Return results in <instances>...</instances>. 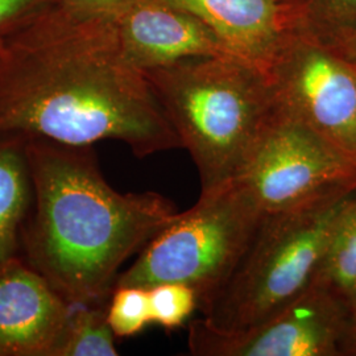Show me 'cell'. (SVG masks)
Returning <instances> with one entry per match:
<instances>
[{
	"mask_svg": "<svg viewBox=\"0 0 356 356\" xmlns=\"http://www.w3.org/2000/svg\"><path fill=\"white\" fill-rule=\"evenodd\" d=\"M316 282L335 294L353 312L356 307V191L331 229Z\"/></svg>",
	"mask_w": 356,
	"mask_h": 356,
	"instance_id": "13",
	"label": "cell"
},
{
	"mask_svg": "<svg viewBox=\"0 0 356 356\" xmlns=\"http://www.w3.org/2000/svg\"><path fill=\"white\" fill-rule=\"evenodd\" d=\"M263 216L241 181L200 195L144 245L115 286L181 282L195 291L200 307L229 279Z\"/></svg>",
	"mask_w": 356,
	"mask_h": 356,
	"instance_id": "5",
	"label": "cell"
},
{
	"mask_svg": "<svg viewBox=\"0 0 356 356\" xmlns=\"http://www.w3.org/2000/svg\"><path fill=\"white\" fill-rule=\"evenodd\" d=\"M238 181L264 213H273L356 186V164L277 103Z\"/></svg>",
	"mask_w": 356,
	"mask_h": 356,
	"instance_id": "6",
	"label": "cell"
},
{
	"mask_svg": "<svg viewBox=\"0 0 356 356\" xmlns=\"http://www.w3.org/2000/svg\"><path fill=\"white\" fill-rule=\"evenodd\" d=\"M107 319L116 338L138 335L152 323L148 288L115 286L107 304Z\"/></svg>",
	"mask_w": 356,
	"mask_h": 356,
	"instance_id": "15",
	"label": "cell"
},
{
	"mask_svg": "<svg viewBox=\"0 0 356 356\" xmlns=\"http://www.w3.org/2000/svg\"><path fill=\"white\" fill-rule=\"evenodd\" d=\"M139 0H60L66 10L85 17L115 20Z\"/></svg>",
	"mask_w": 356,
	"mask_h": 356,
	"instance_id": "19",
	"label": "cell"
},
{
	"mask_svg": "<svg viewBox=\"0 0 356 356\" xmlns=\"http://www.w3.org/2000/svg\"><path fill=\"white\" fill-rule=\"evenodd\" d=\"M0 131L69 145L122 141L138 157L181 148L114 20L60 3L0 40Z\"/></svg>",
	"mask_w": 356,
	"mask_h": 356,
	"instance_id": "1",
	"label": "cell"
},
{
	"mask_svg": "<svg viewBox=\"0 0 356 356\" xmlns=\"http://www.w3.org/2000/svg\"><path fill=\"white\" fill-rule=\"evenodd\" d=\"M164 1L200 19L229 53L266 72L300 20V3L289 0Z\"/></svg>",
	"mask_w": 356,
	"mask_h": 356,
	"instance_id": "11",
	"label": "cell"
},
{
	"mask_svg": "<svg viewBox=\"0 0 356 356\" xmlns=\"http://www.w3.org/2000/svg\"><path fill=\"white\" fill-rule=\"evenodd\" d=\"M32 202L20 256L73 305H107L119 269L177 210L154 191H115L91 145L31 136Z\"/></svg>",
	"mask_w": 356,
	"mask_h": 356,
	"instance_id": "2",
	"label": "cell"
},
{
	"mask_svg": "<svg viewBox=\"0 0 356 356\" xmlns=\"http://www.w3.org/2000/svg\"><path fill=\"white\" fill-rule=\"evenodd\" d=\"M276 101L356 164V70L302 26L268 69Z\"/></svg>",
	"mask_w": 356,
	"mask_h": 356,
	"instance_id": "7",
	"label": "cell"
},
{
	"mask_svg": "<svg viewBox=\"0 0 356 356\" xmlns=\"http://www.w3.org/2000/svg\"><path fill=\"white\" fill-rule=\"evenodd\" d=\"M152 323L164 330L172 331L182 327L193 312L198 309L195 291L186 284L163 282L148 288Z\"/></svg>",
	"mask_w": 356,
	"mask_h": 356,
	"instance_id": "16",
	"label": "cell"
},
{
	"mask_svg": "<svg viewBox=\"0 0 356 356\" xmlns=\"http://www.w3.org/2000/svg\"><path fill=\"white\" fill-rule=\"evenodd\" d=\"M300 26L317 36L356 31V0H304Z\"/></svg>",
	"mask_w": 356,
	"mask_h": 356,
	"instance_id": "17",
	"label": "cell"
},
{
	"mask_svg": "<svg viewBox=\"0 0 356 356\" xmlns=\"http://www.w3.org/2000/svg\"><path fill=\"white\" fill-rule=\"evenodd\" d=\"M289 1H293V3H302L304 0H289Z\"/></svg>",
	"mask_w": 356,
	"mask_h": 356,
	"instance_id": "22",
	"label": "cell"
},
{
	"mask_svg": "<svg viewBox=\"0 0 356 356\" xmlns=\"http://www.w3.org/2000/svg\"><path fill=\"white\" fill-rule=\"evenodd\" d=\"M114 22L124 57L141 72L229 53L213 29L164 0H139Z\"/></svg>",
	"mask_w": 356,
	"mask_h": 356,
	"instance_id": "10",
	"label": "cell"
},
{
	"mask_svg": "<svg viewBox=\"0 0 356 356\" xmlns=\"http://www.w3.org/2000/svg\"><path fill=\"white\" fill-rule=\"evenodd\" d=\"M314 36L318 38L338 57H341L343 61L350 66H353L356 70V31L331 33V35H323V36L314 35Z\"/></svg>",
	"mask_w": 356,
	"mask_h": 356,
	"instance_id": "20",
	"label": "cell"
},
{
	"mask_svg": "<svg viewBox=\"0 0 356 356\" xmlns=\"http://www.w3.org/2000/svg\"><path fill=\"white\" fill-rule=\"evenodd\" d=\"M107 305H73L51 356H116Z\"/></svg>",
	"mask_w": 356,
	"mask_h": 356,
	"instance_id": "14",
	"label": "cell"
},
{
	"mask_svg": "<svg viewBox=\"0 0 356 356\" xmlns=\"http://www.w3.org/2000/svg\"><path fill=\"white\" fill-rule=\"evenodd\" d=\"M181 148L197 166L201 194L241 179L277 108L264 69L222 53L144 72Z\"/></svg>",
	"mask_w": 356,
	"mask_h": 356,
	"instance_id": "3",
	"label": "cell"
},
{
	"mask_svg": "<svg viewBox=\"0 0 356 356\" xmlns=\"http://www.w3.org/2000/svg\"><path fill=\"white\" fill-rule=\"evenodd\" d=\"M31 136L0 131V264L20 254V235L32 202L26 159Z\"/></svg>",
	"mask_w": 356,
	"mask_h": 356,
	"instance_id": "12",
	"label": "cell"
},
{
	"mask_svg": "<svg viewBox=\"0 0 356 356\" xmlns=\"http://www.w3.org/2000/svg\"><path fill=\"white\" fill-rule=\"evenodd\" d=\"M73 304L19 254L0 264V356H51Z\"/></svg>",
	"mask_w": 356,
	"mask_h": 356,
	"instance_id": "9",
	"label": "cell"
},
{
	"mask_svg": "<svg viewBox=\"0 0 356 356\" xmlns=\"http://www.w3.org/2000/svg\"><path fill=\"white\" fill-rule=\"evenodd\" d=\"M351 312L313 284L272 317L248 329L222 331L191 321L188 344L197 356H330L343 353Z\"/></svg>",
	"mask_w": 356,
	"mask_h": 356,
	"instance_id": "8",
	"label": "cell"
},
{
	"mask_svg": "<svg viewBox=\"0 0 356 356\" xmlns=\"http://www.w3.org/2000/svg\"><path fill=\"white\" fill-rule=\"evenodd\" d=\"M343 351L347 354L356 355V307L351 312L350 325H348V330H347L343 344Z\"/></svg>",
	"mask_w": 356,
	"mask_h": 356,
	"instance_id": "21",
	"label": "cell"
},
{
	"mask_svg": "<svg viewBox=\"0 0 356 356\" xmlns=\"http://www.w3.org/2000/svg\"><path fill=\"white\" fill-rule=\"evenodd\" d=\"M356 186L264 213L236 267L198 309L218 330L248 329L272 317L313 284L331 229Z\"/></svg>",
	"mask_w": 356,
	"mask_h": 356,
	"instance_id": "4",
	"label": "cell"
},
{
	"mask_svg": "<svg viewBox=\"0 0 356 356\" xmlns=\"http://www.w3.org/2000/svg\"><path fill=\"white\" fill-rule=\"evenodd\" d=\"M60 0H0V40L36 20Z\"/></svg>",
	"mask_w": 356,
	"mask_h": 356,
	"instance_id": "18",
	"label": "cell"
}]
</instances>
